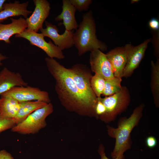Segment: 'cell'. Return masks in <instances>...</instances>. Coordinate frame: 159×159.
Instances as JSON below:
<instances>
[{
    "label": "cell",
    "mask_w": 159,
    "mask_h": 159,
    "mask_svg": "<svg viewBox=\"0 0 159 159\" xmlns=\"http://www.w3.org/2000/svg\"><path fill=\"white\" fill-rule=\"evenodd\" d=\"M99 154L101 157V159H110L106 156L105 152L104 146L101 144L99 147L98 150ZM125 157L124 154L120 155L114 159H124Z\"/></svg>",
    "instance_id": "484cf974"
},
{
    "label": "cell",
    "mask_w": 159,
    "mask_h": 159,
    "mask_svg": "<svg viewBox=\"0 0 159 159\" xmlns=\"http://www.w3.org/2000/svg\"><path fill=\"white\" fill-rule=\"evenodd\" d=\"M156 138L153 136H149L145 140L146 146L149 148H152L155 147L157 144Z\"/></svg>",
    "instance_id": "4316f807"
},
{
    "label": "cell",
    "mask_w": 159,
    "mask_h": 159,
    "mask_svg": "<svg viewBox=\"0 0 159 159\" xmlns=\"http://www.w3.org/2000/svg\"><path fill=\"white\" fill-rule=\"evenodd\" d=\"M95 116L99 117L103 115L106 111V108L102 102L97 97V100L95 109Z\"/></svg>",
    "instance_id": "d4e9b609"
},
{
    "label": "cell",
    "mask_w": 159,
    "mask_h": 159,
    "mask_svg": "<svg viewBox=\"0 0 159 159\" xmlns=\"http://www.w3.org/2000/svg\"><path fill=\"white\" fill-rule=\"evenodd\" d=\"M6 0H0V12L3 9V5Z\"/></svg>",
    "instance_id": "4dcf8cb0"
},
{
    "label": "cell",
    "mask_w": 159,
    "mask_h": 159,
    "mask_svg": "<svg viewBox=\"0 0 159 159\" xmlns=\"http://www.w3.org/2000/svg\"><path fill=\"white\" fill-rule=\"evenodd\" d=\"M151 81L150 87L156 107H159V59L154 62H151Z\"/></svg>",
    "instance_id": "ffe728a7"
},
{
    "label": "cell",
    "mask_w": 159,
    "mask_h": 159,
    "mask_svg": "<svg viewBox=\"0 0 159 159\" xmlns=\"http://www.w3.org/2000/svg\"><path fill=\"white\" fill-rule=\"evenodd\" d=\"M0 159H14L11 155L4 150H0Z\"/></svg>",
    "instance_id": "f1b7e54d"
},
{
    "label": "cell",
    "mask_w": 159,
    "mask_h": 159,
    "mask_svg": "<svg viewBox=\"0 0 159 159\" xmlns=\"http://www.w3.org/2000/svg\"><path fill=\"white\" fill-rule=\"evenodd\" d=\"M11 23L7 24L0 23V41L10 44V39L13 35L19 34L27 28L26 19L20 17L18 19L10 18Z\"/></svg>",
    "instance_id": "9a60e30c"
},
{
    "label": "cell",
    "mask_w": 159,
    "mask_h": 159,
    "mask_svg": "<svg viewBox=\"0 0 159 159\" xmlns=\"http://www.w3.org/2000/svg\"><path fill=\"white\" fill-rule=\"evenodd\" d=\"M16 125L14 119L5 118L0 115V133L12 128Z\"/></svg>",
    "instance_id": "cb8c5ba5"
},
{
    "label": "cell",
    "mask_w": 159,
    "mask_h": 159,
    "mask_svg": "<svg viewBox=\"0 0 159 159\" xmlns=\"http://www.w3.org/2000/svg\"><path fill=\"white\" fill-rule=\"evenodd\" d=\"M53 106L51 103L38 109L25 120L11 129L13 132L22 134H34L38 132L46 125V118L53 111Z\"/></svg>",
    "instance_id": "8992f818"
},
{
    "label": "cell",
    "mask_w": 159,
    "mask_h": 159,
    "mask_svg": "<svg viewBox=\"0 0 159 159\" xmlns=\"http://www.w3.org/2000/svg\"><path fill=\"white\" fill-rule=\"evenodd\" d=\"M89 62L91 71L100 75L105 80L115 77L111 65L105 54L100 49H96L90 52Z\"/></svg>",
    "instance_id": "8fae6325"
},
{
    "label": "cell",
    "mask_w": 159,
    "mask_h": 159,
    "mask_svg": "<svg viewBox=\"0 0 159 159\" xmlns=\"http://www.w3.org/2000/svg\"><path fill=\"white\" fill-rule=\"evenodd\" d=\"M122 78L114 77L105 80L104 90L102 95L105 96H111L118 92L121 90Z\"/></svg>",
    "instance_id": "44dd1931"
},
{
    "label": "cell",
    "mask_w": 159,
    "mask_h": 159,
    "mask_svg": "<svg viewBox=\"0 0 159 159\" xmlns=\"http://www.w3.org/2000/svg\"><path fill=\"white\" fill-rule=\"evenodd\" d=\"M47 68L55 81V90L61 102L66 107L79 113L94 116L80 93L69 68L54 58L45 59Z\"/></svg>",
    "instance_id": "6da1fadb"
},
{
    "label": "cell",
    "mask_w": 159,
    "mask_h": 159,
    "mask_svg": "<svg viewBox=\"0 0 159 159\" xmlns=\"http://www.w3.org/2000/svg\"><path fill=\"white\" fill-rule=\"evenodd\" d=\"M45 28L39 30L44 36L48 37L53 42L54 44L62 51L72 48L74 45L73 36L74 31L65 30L63 33H59L57 26L47 21L45 22Z\"/></svg>",
    "instance_id": "9c48e42d"
},
{
    "label": "cell",
    "mask_w": 159,
    "mask_h": 159,
    "mask_svg": "<svg viewBox=\"0 0 159 159\" xmlns=\"http://www.w3.org/2000/svg\"><path fill=\"white\" fill-rule=\"evenodd\" d=\"M1 96L11 97L19 102L39 100L48 103L50 102L47 92L37 87L28 86L14 87L2 94Z\"/></svg>",
    "instance_id": "ba28073f"
},
{
    "label": "cell",
    "mask_w": 159,
    "mask_h": 159,
    "mask_svg": "<svg viewBox=\"0 0 159 159\" xmlns=\"http://www.w3.org/2000/svg\"><path fill=\"white\" fill-rule=\"evenodd\" d=\"M150 41V39H146L136 46H134L130 44L122 77L127 78L132 76L144 57L148 44Z\"/></svg>",
    "instance_id": "7c38bea8"
},
{
    "label": "cell",
    "mask_w": 159,
    "mask_h": 159,
    "mask_svg": "<svg viewBox=\"0 0 159 159\" xmlns=\"http://www.w3.org/2000/svg\"><path fill=\"white\" fill-rule=\"evenodd\" d=\"M149 27L155 30H158L159 29V22L158 20L155 18H152L149 22Z\"/></svg>",
    "instance_id": "83f0119b"
},
{
    "label": "cell",
    "mask_w": 159,
    "mask_h": 159,
    "mask_svg": "<svg viewBox=\"0 0 159 159\" xmlns=\"http://www.w3.org/2000/svg\"><path fill=\"white\" fill-rule=\"evenodd\" d=\"M105 80L100 75L95 74L92 76L90 81L91 88L97 97L102 95L105 85Z\"/></svg>",
    "instance_id": "7402d4cb"
},
{
    "label": "cell",
    "mask_w": 159,
    "mask_h": 159,
    "mask_svg": "<svg viewBox=\"0 0 159 159\" xmlns=\"http://www.w3.org/2000/svg\"><path fill=\"white\" fill-rule=\"evenodd\" d=\"M8 58V57L0 53V67L2 65V61Z\"/></svg>",
    "instance_id": "f546056e"
},
{
    "label": "cell",
    "mask_w": 159,
    "mask_h": 159,
    "mask_svg": "<svg viewBox=\"0 0 159 159\" xmlns=\"http://www.w3.org/2000/svg\"><path fill=\"white\" fill-rule=\"evenodd\" d=\"M82 18V21L73 36L74 45L79 56L96 49L106 51L107 45L99 40L96 35V24L92 11H89L83 14Z\"/></svg>",
    "instance_id": "3957f363"
},
{
    "label": "cell",
    "mask_w": 159,
    "mask_h": 159,
    "mask_svg": "<svg viewBox=\"0 0 159 159\" xmlns=\"http://www.w3.org/2000/svg\"><path fill=\"white\" fill-rule=\"evenodd\" d=\"M28 83L19 72H15L5 67L0 72V95L12 88L26 86Z\"/></svg>",
    "instance_id": "5bb4252c"
},
{
    "label": "cell",
    "mask_w": 159,
    "mask_h": 159,
    "mask_svg": "<svg viewBox=\"0 0 159 159\" xmlns=\"http://www.w3.org/2000/svg\"><path fill=\"white\" fill-rule=\"evenodd\" d=\"M69 69L80 93L95 116V109L97 97L91 86L92 76L91 70L86 65L80 63L74 65Z\"/></svg>",
    "instance_id": "5b68a950"
},
{
    "label": "cell",
    "mask_w": 159,
    "mask_h": 159,
    "mask_svg": "<svg viewBox=\"0 0 159 159\" xmlns=\"http://www.w3.org/2000/svg\"><path fill=\"white\" fill-rule=\"evenodd\" d=\"M70 1L76 10L79 12L87 11L92 2V0H70Z\"/></svg>",
    "instance_id": "603a6c76"
},
{
    "label": "cell",
    "mask_w": 159,
    "mask_h": 159,
    "mask_svg": "<svg viewBox=\"0 0 159 159\" xmlns=\"http://www.w3.org/2000/svg\"><path fill=\"white\" fill-rule=\"evenodd\" d=\"M62 11L61 13L54 19L55 21H63L62 24L64 26L65 30H76L79 26L75 17L76 10L72 4L70 0L62 1Z\"/></svg>",
    "instance_id": "2e32d148"
},
{
    "label": "cell",
    "mask_w": 159,
    "mask_h": 159,
    "mask_svg": "<svg viewBox=\"0 0 159 159\" xmlns=\"http://www.w3.org/2000/svg\"><path fill=\"white\" fill-rule=\"evenodd\" d=\"M29 2L20 3L18 1L14 3H4L3 9L0 12V23L6 20L9 18L22 16L26 19L28 15L32 13V11L27 9Z\"/></svg>",
    "instance_id": "e0dca14e"
},
{
    "label": "cell",
    "mask_w": 159,
    "mask_h": 159,
    "mask_svg": "<svg viewBox=\"0 0 159 159\" xmlns=\"http://www.w3.org/2000/svg\"><path fill=\"white\" fill-rule=\"evenodd\" d=\"M144 107L145 105L142 103L135 108L129 117L120 118L118 122L117 127L107 126L108 135L115 139V147L111 154L113 159L120 155L123 154L131 148L132 142L130 133L141 118Z\"/></svg>",
    "instance_id": "7a4b0ae2"
},
{
    "label": "cell",
    "mask_w": 159,
    "mask_h": 159,
    "mask_svg": "<svg viewBox=\"0 0 159 159\" xmlns=\"http://www.w3.org/2000/svg\"><path fill=\"white\" fill-rule=\"evenodd\" d=\"M130 44L114 48L105 54L112 67L115 77L122 78L126 64Z\"/></svg>",
    "instance_id": "4fadbf2b"
},
{
    "label": "cell",
    "mask_w": 159,
    "mask_h": 159,
    "mask_svg": "<svg viewBox=\"0 0 159 159\" xmlns=\"http://www.w3.org/2000/svg\"><path fill=\"white\" fill-rule=\"evenodd\" d=\"M35 6L32 15L26 19L27 29L35 32L43 28L44 21L49 16L51 9L50 4L47 0H34Z\"/></svg>",
    "instance_id": "30bf717a"
},
{
    "label": "cell",
    "mask_w": 159,
    "mask_h": 159,
    "mask_svg": "<svg viewBox=\"0 0 159 159\" xmlns=\"http://www.w3.org/2000/svg\"><path fill=\"white\" fill-rule=\"evenodd\" d=\"M98 98L106 109L105 113L99 118L107 123L113 121L117 115L124 112L130 101L129 91L125 86H122L121 90L114 95L104 98Z\"/></svg>",
    "instance_id": "277c9868"
},
{
    "label": "cell",
    "mask_w": 159,
    "mask_h": 159,
    "mask_svg": "<svg viewBox=\"0 0 159 159\" xmlns=\"http://www.w3.org/2000/svg\"><path fill=\"white\" fill-rule=\"evenodd\" d=\"M48 104L45 102L39 100L20 102L19 107L17 114L13 118L16 125L23 121L32 113L44 107Z\"/></svg>",
    "instance_id": "ac0fdd59"
},
{
    "label": "cell",
    "mask_w": 159,
    "mask_h": 159,
    "mask_svg": "<svg viewBox=\"0 0 159 159\" xmlns=\"http://www.w3.org/2000/svg\"><path fill=\"white\" fill-rule=\"evenodd\" d=\"M16 38H22L28 40L30 44L35 46L43 50L48 57L63 59L64 56L62 51L54 44L50 40L46 41L42 34L30 31L26 29L20 34L15 35Z\"/></svg>",
    "instance_id": "52a82bcc"
},
{
    "label": "cell",
    "mask_w": 159,
    "mask_h": 159,
    "mask_svg": "<svg viewBox=\"0 0 159 159\" xmlns=\"http://www.w3.org/2000/svg\"><path fill=\"white\" fill-rule=\"evenodd\" d=\"M20 102L10 97L1 96L0 115L7 119H13L16 115Z\"/></svg>",
    "instance_id": "d6986e66"
},
{
    "label": "cell",
    "mask_w": 159,
    "mask_h": 159,
    "mask_svg": "<svg viewBox=\"0 0 159 159\" xmlns=\"http://www.w3.org/2000/svg\"><path fill=\"white\" fill-rule=\"evenodd\" d=\"M137 0H132V3H133L135 2H137Z\"/></svg>",
    "instance_id": "1f68e13d"
}]
</instances>
